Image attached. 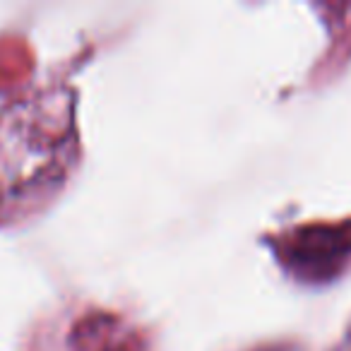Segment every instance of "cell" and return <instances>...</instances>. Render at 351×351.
Wrapping results in <instances>:
<instances>
[{
  "label": "cell",
  "instance_id": "obj_1",
  "mask_svg": "<svg viewBox=\"0 0 351 351\" xmlns=\"http://www.w3.org/2000/svg\"><path fill=\"white\" fill-rule=\"evenodd\" d=\"M351 255V231L308 229L289 245V260L301 274L313 279L330 277L335 267Z\"/></svg>",
  "mask_w": 351,
  "mask_h": 351
}]
</instances>
